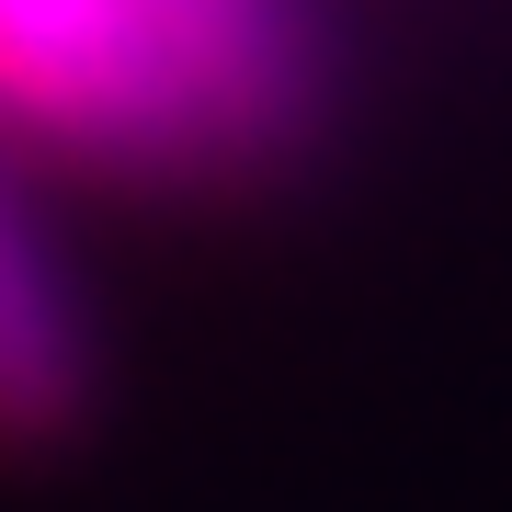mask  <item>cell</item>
<instances>
[{
  "label": "cell",
  "mask_w": 512,
  "mask_h": 512,
  "mask_svg": "<svg viewBox=\"0 0 512 512\" xmlns=\"http://www.w3.org/2000/svg\"><path fill=\"white\" fill-rule=\"evenodd\" d=\"M103 410V319L57 251L46 205L0 160V456H57Z\"/></svg>",
  "instance_id": "1"
}]
</instances>
